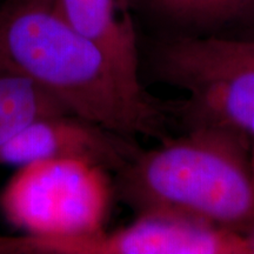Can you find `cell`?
<instances>
[{"label":"cell","instance_id":"8992f818","mask_svg":"<svg viewBox=\"0 0 254 254\" xmlns=\"http://www.w3.org/2000/svg\"><path fill=\"white\" fill-rule=\"evenodd\" d=\"M46 254H251L247 237L189 219L141 215L128 226L56 244Z\"/></svg>","mask_w":254,"mask_h":254},{"label":"cell","instance_id":"9c48e42d","mask_svg":"<svg viewBox=\"0 0 254 254\" xmlns=\"http://www.w3.org/2000/svg\"><path fill=\"white\" fill-rule=\"evenodd\" d=\"M65 112L72 113L31 79L0 68V146L33 120Z\"/></svg>","mask_w":254,"mask_h":254},{"label":"cell","instance_id":"7a4b0ae2","mask_svg":"<svg viewBox=\"0 0 254 254\" xmlns=\"http://www.w3.org/2000/svg\"><path fill=\"white\" fill-rule=\"evenodd\" d=\"M112 184L114 198L135 217L189 219L244 236L254 230L251 144L230 133L190 129L140 148Z\"/></svg>","mask_w":254,"mask_h":254},{"label":"cell","instance_id":"3957f363","mask_svg":"<svg viewBox=\"0 0 254 254\" xmlns=\"http://www.w3.org/2000/svg\"><path fill=\"white\" fill-rule=\"evenodd\" d=\"M113 184L104 168L80 160H40L18 167L0 193L9 224L26 232L31 254L104 232Z\"/></svg>","mask_w":254,"mask_h":254},{"label":"cell","instance_id":"5bb4252c","mask_svg":"<svg viewBox=\"0 0 254 254\" xmlns=\"http://www.w3.org/2000/svg\"><path fill=\"white\" fill-rule=\"evenodd\" d=\"M129 1H131L132 6H135V5H140L144 0H129Z\"/></svg>","mask_w":254,"mask_h":254},{"label":"cell","instance_id":"8fae6325","mask_svg":"<svg viewBox=\"0 0 254 254\" xmlns=\"http://www.w3.org/2000/svg\"><path fill=\"white\" fill-rule=\"evenodd\" d=\"M0 254H30V247H28L26 236H0Z\"/></svg>","mask_w":254,"mask_h":254},{"label":"cell","instance_id":"52a82bcc","mask_svg":"<svg viewBox=\"0 0 254 254\" xmlns=\"http://www.w3.org/2000/svg\"><path fill=\"white\" fill-rule=\"evenodd\" d=\"M63 13L81 36L103 51L127 84L146 92L139 75V50L129 0H59Z\"/></svg>","mask_w":254,"mask_h":254},{"label":"cell","instance_id":"ba28073f","mask_svg":"<svg viewBox=\"0 0 254 254\" xmlns=\"http://www.w3.org/2000/svg\"><path fill=\"white\" fill-rule=\"evenodd\" d=\"M140 5L168 23L200 32L198 37L220 38L232 30L254 33V0H144Z\"/></svg>","mask_w":254,"mask_h":254},{"label":"cell","instance_id":"7c38bea8","mask_svg":"<svg viewBox=\"0 0 254 254\" xmlns=\"http://www.w3.org/2000/svg\"><path fill=\"white\" fill-rule=\"evenodd\" d=\"M247 240H249L250 244V249H251V254H254V230L252 232H250L249 234H246Z\"/></svg>","mask_w":254,"mask_h":254},{"label":"cell","instance_id":"30bf717a","mask_svg":"<svg viewBox=\"0 0 254 254\" xmlns=\"http://www.w3.org/2000/svg\"><path fill=\"white\" fill-rule=\"evenodd\" d=\"M207 38L209 43L220 52L234 58L254 63V39H225V38Z\"/></svg>","mask_w":254,"mask_h":254},{"label":"cell","instance_id":"6da1fadb","mask_svg":"<svg viewBox=\"0 0 254 254\" xmlns=\"http://www.w3.org/2000/svg\"><path fill=\"white\" fill-rule=\"evenodd\" d=\"M0 68L24 75L72 113L134 139L171 136L165 101L138 92L66 19L59 0H0Z\"/></svg>","mask_w":254,"mask_h":254},{"label":"cell","instance_id":"5b68a950","mask_svg":"<svg viewBox=\"0 0 254 254\" xmlns=\"http://www.w3.org/2000/svg\"><path fill=\"white\" fill-rule=\"evenodd\" d=\"M120 135L74 113L40 117L0 146V166L40 160H80L116 173L140 151Z\"/></svg>","mask_w":254,"mask_h":254},{"label":"cell","instance_id":"277c9868","mask_svg":"<svg viewBox=\"0 0 254 254\" xmlns=\"http://www.w3.org/2000/svg\"><path fill=\"white\" fill-rule=\"evenodd\" d=\"M159 80L189 93L166 100L172 124L230 133L254 144V63L215 49L205 37L180 36L164 43L154 56Z\"/></svg>","mask_w":254,"mask_h":254},{"label":"cell","instance_id":"4fadbf2b","mask_svg":"<svg viewBox=\"0 0 254 254\" xmlns=\"http://www.w3.org/2000/svg\"><path fill=\"white\" fill-rule=\"evenodd\" d=\"M251 160H252V165H253V170H254V144L251 147Z\"/></svg>","mask_w":254,"mask_h":254}]
</instances>
